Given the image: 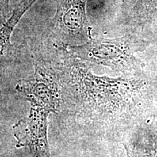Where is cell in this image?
Wrapping results in <instances>:
<instances>
[{"mask_svg": "<svg viewBox=\"0 0 157 157\" xmlns=\"http://www.w3.org/2000/svg\"><path fill=\"white\" fill-rule=\"evenodd\" d=\"M71 82L84 112L97 121H110L132 113L139 103V81L98 76L79 65H74Z\"/></svg>", "mask_w": 157, "mask_h": 157, "instance_id": "6da1fadb", "label": "cell"}, {"mask_svg": "<svg viewBox=\"0 0 157 157\" xmlns=\"http://www.w3.org/2000/svg\"><path fill=\"white\" fill-rule=\"evenodd\" d=\"M82 60L103 65L122 72L140 69V63L133 54L130 41L126 37L95 39L70 48Z\"/></svg>", "mask_w": 157, "mask_h": 157, "instance_id": "7a4b0ae2", "label": "cell"}, {"mask_svg": "<svg viewBox=\"0 0 157 157\" xmlns=\"http://www.w3.org/2000/svg\"><path fill=\"white\" fill-rule=\"evenodd\" d=\"M16 90L30 103L31 107L56 113L60 105V91L52 71L37 64L34 75L21 80Z\"/></svg>", "mask_w": 157, "mask_h": 157, "instance_id": "3957f363", "label": "cell"}, {"mask_svg": "<svg viewBox=\"0 0 157 157\" xmlns=\"http://www.w3.org/2000/svg\"><path fill=\"white\" fill-rule=\"evenodd\" d=\"M50 113L30 107L29 116L13 127L17 146L26 147L33 157H50L48 140V118Z\"/></svg>", "mask_w": 157, "mask_h": 157, "instance_id": "277c9868", "label": "cell"}, {"mask_svg": "<svg viewBox=\"0 0 157 157\" xmlns=\"http://www.w3.org/2000/svg\"><path fill=\"white\" fill-rule=\"evenodd\" d=\"M87 0H58L55 23L63 32L74 36L87 35Z\"/></svg>", "mask_w": 157, "mask_h": 157, "instance_id": "5b68a950", "label": "cell"}, {"mask_svg": "<svg viewBox=\"0 0 157 157\" xmlns=\"http://www.w3.org/2000/svg\"><path fill=\"white\" fill-rule=\"evenodd\" d=\"M37 0H22L17 4L7 21L0 28V65L5 61L10 49L11 36L20 20Z\"/></svg>", "mask_w": 157, "mask_h": 157, "instance_id": "8992f818", "label": "cell"}, {"mask_svg": "<svg viewBox=\"0 0 157 157\" xmlns=\"http://www.w3.org/2000/svg\"><path fill=\"white\" fill-rule=\"evenodd\" d=\"M142 132V140L132 157H157V119L148 121Z\"/></svg>", "mask_w": 157, "mask_h": 157, "instance_id": "52a82bcc", "label": "cell"}, {"mask_svg": "<svg viewBox=\"0 0 157 157\" xmlns=\"http://www.w3.org/2000/svg\"><path fill=\"white\" fill-rule=\"evenodd\" d=\"M135 10L140 14H151L157 10V0H139Z\"/></svg>", "mask_w": 157, "mask_h": 157, "instance_id": "ba28073f", "label": "cell"}, {"mask_svg": "<svg viewBox=\"0 0 157 157\" xmlns=\"http://www.w3.org/2000/svg\"><path fill=\"white\" fill-rule=\"evenodd\" d=\"M10 0H0V28L12 14L10 13Z\"/></svg>", "mask_w": 157, "mask_h": 157, "instance_id": "9c48e42d", "label": "cell"}]
</instances>
